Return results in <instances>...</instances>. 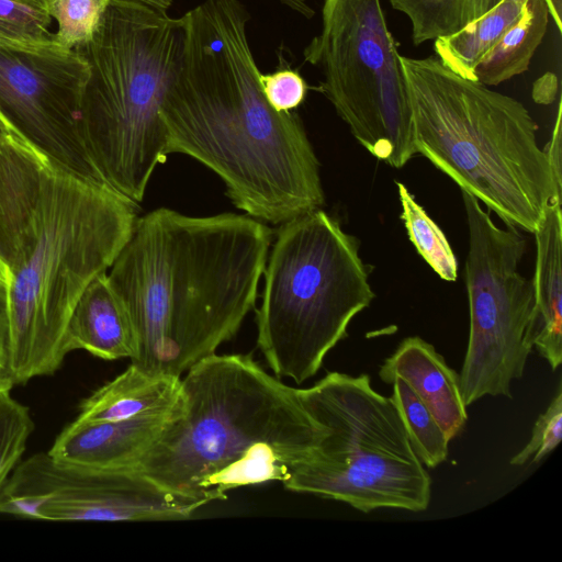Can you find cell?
<instances>
[{
	"label": "cell",
	"mask_w": 562,
	"mask_h": 562,
	"mask_svg": "<svg viewBox=\"0 0 562 562\" xmlns=\"http://www.w3.org/2000/svg\"><path fill=\"white\" fill-rule=\"evenodd\" d=\"M181 18L180 69L160 109L166 154L213 170L246 215L272 224L321 209L319 162L297 114L266 100L240 0H205Z\"/></svg>",
	"instance_id": "cell-1"
},
{
	"label": "cell",
	"mask_w": 562,
	"mask_h": 562,
	"mask_svg": "<svg viewBox=\"0 0 562 562\" xmlns=\"http://www.w3.org/2000/svg\"><path fill=\"white\" fill-rule=\"evenodd\" d=\"M270 241V228L248 215L159 207L137 217L106 271L136 331L131 363L182 376L215 353L256 304Z\"/></svg>",
	"instance_id": "cell-2"
},
{
	"label": "cell",
	"mask_w": 562,
	"mask_h": 562,
	"mask_svg": "<svg viewBox=\"0 0 562 562\" xmlns=\"http://www.w3.org/2000/svg\"><path fill=\"white\" fill-rule=\"evenodd\" d=\"M319 426L300 387L250 355H210L181 376L166 425L133 469L204 506L231 490L284 483L313 454Z\"/></svg>",
	"instance_id": "cell-3"
},
{
	"label": "cell",
	"mask_w": 562,
	"mask_h": 562,
	"mask_svg": "<svg viewBox=\"0 0 562 562\" xmlns=\"http://www.w3.org/2000/svg\"><path fill=\"white\" fill-rule=\"evenodd\" d=\"M416 153L493 211L533 234L562 184L537 140L538 126L517 99L447 68L436 55L398 56Z\"/></svg>",
	"instance_id": "cell-4"
},
{
	"label": "cell",
	"mask_w": 562,
	"mask_h": 562,
	"mask_svg": "<svg viewBox=\"0 0 562 562\" xmlns=\"http://www.w3.org/2000/svg\"><path fill=\"white\" fill-rule=\"evenodd\" d=\"M136 218V205L105 186L48 167L32 241L9 273L14 385L59 369L75 306L109 270Z\"/></svg>",
	"instance_id": "cell-5"
},
{
	"label": "cell",
	"mask_w": 562,
	"mask_h": 562,
	"mask_svg": "<svg viewBox=\"0 0 562 562\" xmlns=\"http://www.w3.org/2000/svg\"><path fill=\"white\" fill-rule=\"evenodd\" d=\"M181 18L131 0H111L91 40L79 48L89 76L79 133L101 184L137 205L167 158L160 117L182 61Z\"/></svg>",
	"instance_id": "cell-6"
},
{
	"label": "cell",
	"mask_w": 562,
	"mask_h": 562,
	"mask_svg": "<svg viewBox=\"0 0 562 562\" xmlns=\"http://www.w3.org/2000/svg\"><path fill=\"white\" fill-rule=\"evenodd\" d=\"M360 241L317 209L283 223L268 255L257 346L272 373L302 384L375 294Z\"/></svg>",
	"instance_id": "cell-7"
},
{
	"label": "cell",
	"mask_w": 562,
	"mask_h": 562,
	"mask_svg": "<svg viewBox=\"0 0 562 562\" xmlns=\"http://www.w3.org/2000/svg\"><path fill=\"white\" fill-rule=\"evenodd\" d=\"M300 395L319 434L310 460L286 490L345 503L362 513L381 508L419 513L431 497V477L413 450L391 396L368 374L329 372Z\"/></svg>",
	"instance_id": "cell-8"
},
{
	"label": "cell",
	"mask_w": 562,
	"mask_h": 562,
	"mask_svg": "<svg viewBox=\"0 0 562 562\" xmlns=\"http://www.w3.org/2000/svg\"><path fill=\"white\" fill-rule=\"evenodd\" d=\"M398 56L381 0H324L321 30L303 50L352 136L394 168L417 154Z\"/></svg>",
	"instance_id": "cell-9"
},
{
	"label": "cell",
	"mask_w": 562,
	"mask_h": 562,
	"mask_svg": "<svg viewBox=\"0 0 562 562\" xmlns=\"http://www.w3.org/2000/svg\"><path fill=\"white\" fill-rule=\"evenodd\" d=\"M469 229L465 285L470 334L459 383L465 406L491 396L512 398L532 347L533 292L519 271L526 239L513 224L497 226L467 192Z\"/></svg>",
	"instance_id": "cell-10"
},
{
	"label": "cell",
	"mask_w": 562,
	"mask_h": 562,
	"mask_svg": "<svg viewBox=\"0 0 562 562\" xmlns=\"http://www.w3.org/2000/svg\"><path fill=\"white\" fill-rule=\"evenodd\" d=\"M88 76L82 54L54 36L36 42L0 37V117L10 133L53 167L98 182L79 133Z\"/></svg>",
	"instance_id": "cell-11"
},
{
	"label": "cell",
	"mask_w": 562,
	"mask_h": 562,
	"mask_svg": "<svg viewBox=\"0 0 562 562\" xmlns=\"http://www.w3.org/2000/svg\"><path fill=\"white\" fill-rule=\"evenodd\" d=\"M203 506L133 468L72 465L48 452L19 462L0 490V514L42 520H182Z\"/></svg>",
	"instance_id": "cell-12"
},
{
	"label": "cell",
	"mask_w": 562,
	"mask_h": 562,
	"mask_svg": "<svg viewBox=\"0 0 562 562\" xmlns=\"http://www.w3.org/2000/svg\"><path fill=\"white\" fill-rule=\"evenodd\" d=\"M49 166L38 151L13 134L0 146V260L9 273L32 241Z\"/></svg>",
	"instance_id": "cell-13"
},
{
	"label": "cell",
	"mask_w": 562,
	"mask_h": 562,
	"mask_svg": "<svg viewBox=\"0 0 562 562\" xmlns=\"http://www.w3.org/2000/svg\"><path fill=\"white\" fill-rule=\"evenodd\" d=\"M171 412L121 422L75 419L60 431L47 452L55 460L72 465L133 468L155 442Z\"/></svg>",
	"instance_id": "cell-14"
},
{
	"label": "cell",
	"mask_w": 562,
	"mask_h": 562,
	"mask_svg": "<svg viewBox=\"0 0 562 562\" xmlns=\"http://www.w3.org/2000/svg\"><path fill=\"white\" fill-rule=\"evenodd\" d=\"M379 376L389 384L395 378L403 379L429 408L449 440L463 429L468 414L459 373L423 338L403 339L380 367Z\"/></svg>",
	"instance_id": "cell-15"
},
{
	"label": "cell",
	"mask_w": 562,
	"mask_h": 562,
	"mask_svg": "<svg viewBox=\"0 0 562 562\" xmlns=\"http://www.w3.org/2000/svg\"><path fill=\"white\" fill-rule=\"evenodd\" d=\"M536 261L532 347L552 371L562 361V212L561 202L551 203L533 232Z\"/></svg>",
	"instance_id": "cell-16"
},
{
	"label": "cell",
	"mask_w": 562,
	"mask_h": 562,
	"mask_svg": "<svg viewBox=\"0 0 562 562\" xmlns=\"http://www.w3.org/2000/svg\"><path fill=\"white\" fill-rule=\"evenodd\" d=\"M66 349H81L103 360H134L138 341L131 316L106 272L85 290L70 316Z\"/></svg>",
	"instance_id": "cell-17"
},
{
	"label": "cell",
	"mask_w": 562,
	"mask_h": 562,
	"mask_svg": "<svg viewBox=\"0 0 562 562\" xmlns=\"http://www.w3.org/2000/svg\"><path fill=\"white\" fill-rule=\"evenodd\" d=\"M181 395V376L147 372L131 363L79 406L77 420L121 422L169 413Z\"/></svg>",
	"instance_id": "cell-18"
},
{
	"label": "cell",
	"mask_w": 562,
	"mask_h": 562,
	"mask_svg": "<svg viewBox=\"0 0 562 562\" xmlns=\"http://www.w3.org/2000/svg\"><path fill=\"white\" fill-rule=\"evenodd\" d=\"M546 0H528L522 13L473 70V80L497 86L528 70L550 21Z\"/></svg>",
	"instance_id": "cell-19"
},
{
	"label": "cell",
	"mask_w": 562,
	"mask_h": 562,
	"mask_svg": "<svg viewBox=\"0 0 562 562\" xmlns=\"http://www.w3.org/2000/svg\"><path fill=\"white\" fill-rule=\"evenodd\" d=\"M528 0H502L460 31L434 41L438 59L461 77L473 80V70L522 13Z\"/></svg>",
	"instance_id": "cell-20"
},
{
	"label": "cell",
	"mask_w": 562,
	"mask_h": 562,
	"mask_svg": "<svg viewBox=\"0 0 562 562\" xmlns=\"http://www.w3.org/2000/svg\"><path fill=\"white\" fill-rule=\"evenodd\" d=\"M409 21L415 45L451 35L502 0H387ZM554 26L562 32V0H546Z\"/></svg>",
	"instance_id": "cell-21"
},
{
	"label": "cell",
	"mask_w": 562,
	"mask_h": 562,
	"mask_svg": "<svg viewBox=\"0 0 562 562\" xmlns=\"http://www.w3.org/2000/svg\"><path fill=\"white\" fill-rule=\"evenodd\" d=\"M392 384L391 398L398 411L414 452L424 465L436 468L448 458L449 438L429 408L403 379L395 378Z\"/></svg>",
	"instance_id": "cell-22"
},
{
	"label": "cell",
	"mask_w": 562,
	"mask_h": 562,
	"mask_svg": "<svg viewBox=\"0 0 562 562\" xmlns=\"http://www.w3.org/2000/svg\"><path fill=\"white\" fill-rule=\"evenodd\" d=\"M401 202V218L417 252L445 281L458 278L456 255L441 228L415 200L407 187L396 182Z\"/></svg>",
	"instance_id": "cell-23"
},
{
	"label": "cell",
	"mask_w": 562,
	"mask_h": 562,
	"mask_svg": "<svg viewBox=\"0 0 562 562\" xmlns=\"http://www.w3.org/2000/svg\"><path fill=\"white\" fill-rule=\"evenodd\" d=\"M57 24L54 40L68 48H79L97 31L111 0H44Z\"/></svg>",
	"instance_id": "cell-24"
},
{
	"label": "cell",
	"mask_w": 562,
	"mask_h": 562,
	"mask_svg": "<svg viewBox=\"0 0 562 562\" xmlns=\"http://www.w3.org/2000/svg\"><path fill=\"white\" fill-rule=\"evenodd\" d=\"M33 429L25 405L11 395L0 402V490L20 462Z\"/></svg>",
	"instance_id": "cell-25"
},
{
	"label": "cell",
	"mask_w": 562,
	"mask_h": 562,
	"mask_svg": "<svg viewBox=\"0 0 562 562\" xmlns=\"http://www.w3.org/2000/svg\"><path fill=\"white\" fill-rule=\"evenodd\" d=\"M44 0H0V37L36 42L52 38Z\"/></svg>",
	"instance_id": "cell-26"
},
{
	"label": "cell",
	"mask_w": 562,
	"mask_h": 562,
	"mask_svg": "<svg viewBox=\"0 0 562 562\" xmlns=\"http://www.w3.org/2000/svg\"><path fill=\"white\" fill-rule=\"evenodd\" d=\"M562 438V391L561 385L550 405L535 422L528 443L509 461L512 465H524L527 461L537 463L553 451Z\"/></svg>",
	"instance_id": "cell-27"
},
{
	"label": "cell",
	"mask_w": 562,
	"mask_h": 562,
	"mask_svg": "<svg viewBox=\"0 0 562 562\" xmlns=\"http://www.w3.org/2000/svg\"><path fill=\"white\" fill-rule=\"evenodd\" d=\"M259 83L269 105L278 112H292L299 108L308 89L300 72L289 68L260 74Z\"/></svg>",
	"instance_id": "cell-28"
},
{
	"label": "cell",
	"mask_w": 562,
	"mask_h": 562,
	"mask_svg": "<svg viewBox=\"0 0 562 562\" xmlns=\"http://www.w3.org/2000/svg\"><path fill=\"white\" fill-rule=\"evenodd\" d=\"M8 281L0 278V379L11 381Z\"/></svg>",
	"instance_id": "cell-29"
},
{
	"label": "cell",
	"mask_w": 562,
	"mask_h": 562,
	"mask_svg": "<svg viewBox=\"0 0 562 562\" xmlns=\"http://www.w3.org/2000/svg\"><path fill=\"white\" fill-rule=\"evenodd\" d=\"M561 101L558 103L555 123L553 126L551 139L544 148L548 160L553 172L555 180L562 184V168H561Z\"/></svg>",
	"instance_id": "cell-30"
},
{
	"label": "cell",
	"mask_w": 562,
	"mask_h": 562,
	"mask_svg": "<svg viewBox=\"0 0 562 562\" xmlns=\"http://www.w3.org/2000/svg\"><path fill=\"white\" fill-rule=\"evenodd\" d=\"M140 2L143 4L168 11V9L172 5L173 0H131Z\"/></svg>",
	"instance_id": "cell-31"
},
{
	"label": "cell",
	"mask_w": 562,
	"mask_h": 562,
	"mask_svg": "<svg viewBox=\"0 0 562 562\" xmlns=\"http://www.w3.org/2000/svg\"><path fill=\"white\" fill-rule=\"evenodd\" d=\"M13 385L14 384L12 383V381L0 379V402L3 401L9 395H11L10 393Z\"/></svg>",
	"instance_id": "cell-32"
},
{
	"label": "cell",
	"mask_w": 562,
	"mask_h": 562,
	"mask_svg": "<svg viewBox=\"0 0 562 562\" xmlns=\"http://www.w3.org/2000/svg\"><path fill=\"white\" fill-rule=\"evenodd\" d=\"M9 134H11L9 128L7 127V125L4 124L2 119L0 117V146L5 140V138L9 136Z\"/></svg>",
	"instance_id": "cell-33"
},
{
	"label": "cell",
	"mask_w": 562,
	"mask_h": 562,
	"mask_svg": "<svg viewBox=\"0 0 562 562\" xmlns=\"http://www.w3.org/2000/svg\"><path fill=\"white\" fill-rule=\"evenodd\" d=\"M0 278L9 280V270L0 260Z\"/></svg>",
	"instance_id": "cell-34"
}]
</instances>
